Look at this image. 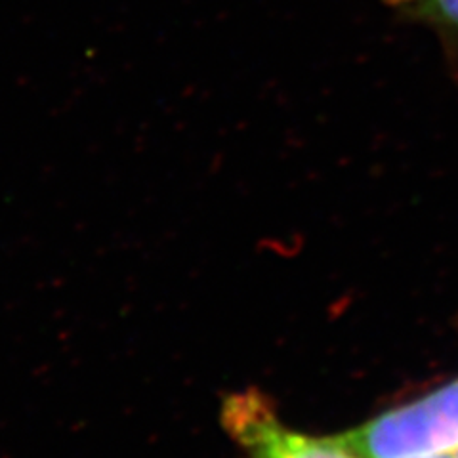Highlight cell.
<instances>
[{
	"mask_svg": "<svg viewBox=\"0 0 458 458\" xmlns=\"http://www.w3.org/2000/svg\"><path fill=\"white\" fill-rule=\"evenodd\" d=\"M360 458H429L458 449V377L338 434Z\"/></svg>",
	"mask_w": 458,
	"mask_h": 458,
	"instance_id": "cell-1",
	"label": "cell"
},
{
	"mask_svg": "<svg viewBox=\"0 0 458 458\" xmlns=\"http://www.w3.org/2000/svg\"><path fill=\"white\" fill-rule=\"evenodd\" d=\"M222 420L249 458H360L338 436L319 437L289 428L256 390L229 395Z\"/></svg>",
	"mask_w": 458,
	"mask_h": 458,
	"instance_id": "cell-2",
	"label": "cell"
},
{
	"mask_svg": "<svg viewBox=\"0 0 458 458\" xmlns=\"http://www.w3.org/2000/svg\"><path fill=\"white\" fill-rule=\"evenodd\" d=\"M439 16L458 27V0H429Z\"/></svg>",
	"mask_w": 458,
	"mask_h": 458,
	"instance_id": "cell-3",
	"label": "cell"
},
{
	"mask_svg": "<svg viewBox=\"0 0 458 458\" xmlns=\"http://www.w3.org/2000/svg\"><path fill=\"white\" fill-rule=\"evenodd\" d=\"M429 458H454V453H453V454H439V456H429Z\"/></svg>",
	"mask_w": 458,
	"mask_h": 458,
	"instance_id": "cell-4",
	"label": "cell"
},
{
	"mask_svg": "<svg viewBox=\"0 0 458 458\" xmlns=\"http://www.w3.org/2000/svg\"><path fill=\"white\" fill-rule=\"evenodd\" d=\"M454 458H458V449H456V451H454Z\"/></svg>",
	"mask_w": 458,
	"mask_h": 458,
	"instance_id": "cell-5",
	"label": "cell"
}]
</instances>
